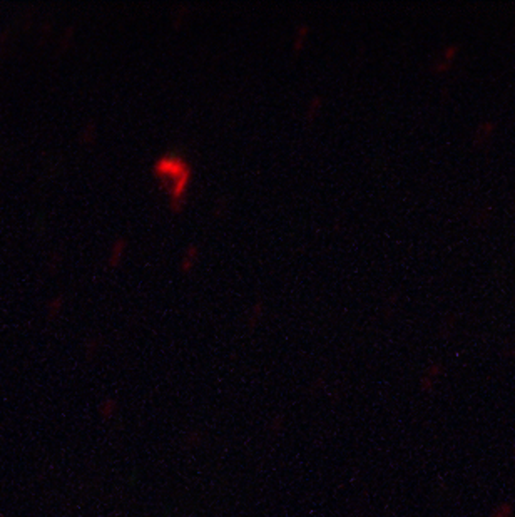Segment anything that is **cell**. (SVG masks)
Listing matches in <instances>:
<instances>
[{
    "label": "cell",
    "instance_id": "6da1fadb",
    "mask_svg": "<svg viewBox=\"0 0 515 517\" xmlns=\"http://www.w3.org/2000/svg\"><path fill=\"white\" fill-rule=\"evenodd\" d=\"M458 52H460V47L457 44H450L447 45L443 50H441V56L438 61L433 62V67H431V71L433 72H438V74H441V72H447L450 71V67L453 66L455 59L458 57Z\"/></svg>",
    "mask_w": 515,
    "mask_h": 517
},
{
    "label": "cell",
    "instance_id": "7a4b0ae2",
    "mask_svg": "<svg viewBox=\"0 0 515 517\" xmlns=\"http://www.w3.org/2000/svg\"><path fill=\"white\" fill-rule=\"evenodd\" d=\"M494 131H495L494 122H489V121L480 122V126L477 127V132H475V143L482 144L485 143V141H489L492 134H494Z\"/></svg>",
    "mask_w": 515,
    "mask_h": 517
}]
</instances>
